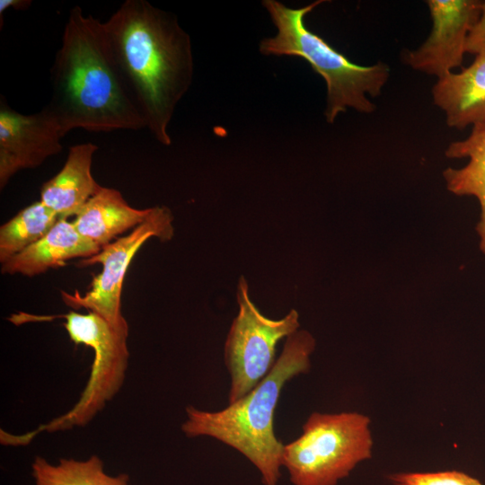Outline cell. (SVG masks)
Returning <instances> with one entry per match:
<instances>
[{
    "label": "cell",
    "mask_w": 485,
    "mask_h": 485,
    "mask_svg": "<svg viewBox=\"0 0 485 485\" xmlns=\"http://www.w3.org/2000/svg\"><path fill=\"white\" fill-rule=\"evenodd\" d=\"M98 146L93 143L72 146L61 170L40 188V201L60 218L75 216L102 186L92 174Z\"/></svg>",
    "instance_id": "7c38bea8"
},
{
    "label": "cell",
    "mask_w": 485,
    "mask_h": 485,
    "mask_svg": "<svg viewBox=\"0 0 485 485\" xmlns=\"http://www.w3.org/2000/svg\"><path fill=\"white\" fill-rule=\"evenodd\" d=\"M59 218L40 200L19 211L0 227V262L4 264L40 240Z\"/></svg>",
    "instance_id": "e0dca14e"
},
{
    "label": "cell",
    "mask_w": 485,
    "mask_h": 485,
    "mask_svg": "<svg viewBox=\"0 0 485 485\" xmlns=\"http://www.w3.org/2000/svg\"><path fill=\"white\" fill-rule=\"evenodd\" d=\"M476 0H428L432 29L423 44L403 54L412 69L441 78L462 66L466 40L481 8Z\"/></svg>",
    "instance_id": "30bf717a"
},
{
    "label": "cell",
    "mask_w": 485,
    "mask_h": 485,
    "mask_svg": "<svg viewBox=\"0 0 485 485\" xmlns=\"http://www.w3.org/2000/svg\"><path fill=\"white\" fill-rule=\"evenodd\" d=\"M445 154L453 159L468 158L462 168H446L443 177L450 192L478 200L480 218L475 230L480 251L485 255V126L472 127L467 137L450 143Z\"/></svg>",
    "instance_id": "9a60e30c"
},
{
    "label": "cell",
    "mask_w": 485,
    "mask_h": 485,
    "mask_svg": "<svg viewBox=\"0 0 485 485\" xmlns=\"http://www.w3.org/2000/svg\"><path fill=\"white\" fill-rule=\"evenodd\" d=\"M323 2L318 0L293 9L278 1L264 0L262 4L278 33L275 37L263 39L260 51L263 55L304 58L326 83L324 114L326 120L333 123L337 116L348 108L362 113L374 112L375 106L368 96L375 98L381 94L390 76V68L381 61L372 66L357 65L308 30L304 17Z\"/></svg>",
    "instance_id": "277c9868"
},
{
    "label": "cell",
    "mask_w": 485,
    "mask_h": 485,
    "mask_svg": "<svg viewBox=\"0 0 485 485\" xmlns=\"http://www.w3.org/2000/svg\"><path fill=\"white\" fill-rule=\"evenodd\" d=\"M35 485H129L128 475L111 476L97 455L86 460L62 458L57 464L38 456L31 464Z\"/></svg>",
    "instance_id": "2e32d148"
},
{
    "label": "cell",
    "mask_w": 485,
    "mask_h": 485,
    "mask_svg": "<svg viewBox=\"0 0 485 485\" xmlns=\"http://www.w3.org/2000/svg\"><path fill=\"white\" fill-rule=\"evenodd\" d=\"M101 247L81 235L72 222L59 218L40 240L2 264L4 274L33 277L65 265L75 258H89Z\"/></svg>",
    "instance_id": "4fadbf2b"
},
{
    "label": "cell",
    "mask_w": 485,
    "mask_h": 485,
    "mask_svg": "<svg viewBox=\"0 0 485 485\" xmlns=\"http://www.w3.org/2000/svg\"><path fill=\"white\" fill-rule=\"evenodd\" d=\"M103 27L146 128L158 142L171 145L168 127L193 77L189 34L175 15L145 0H126Z\"/></svg>",
    "instance_id": "6da1fadb"
},
{
    "label": "cell",
    "mask_w": 485,
    "mask_h": 485,
    "mask_svg": "<svg viewBox=\"0 0 485 485\" xmlns=\"http://www.w3.org/2000/svg\"><path fill=\"white\" fill-rule=\"evenodd\" d=\"M52 94L45 106L62 131L138 130L145 119L112 56L103 22L73 7L50 69Z\"/></svg>",
    "instance_id": "7a4b0ae2"
},
{
    "label": "cell",
    "mask_w": 485,
    "mask_h": 485,
    "mask_svg": "<svg viewBox=\"0 0 485 485\" xmlns=\"http://www.w3.org/2000/svg\"><path fill=\"white\" fill-rule=\"evenodd\" d=\"M32 2L31 0H0V20L2 27L3 14L10 8L15 11L27 10Z\"/></svg>",
    "instance_id": "ffe728a7"
},
{
    "label": "cell",
    "mask_w": 485,
    "mask_h": 485,
    "mask_svg": "<svg viewBox=\"0 0 485 485\" xmlns=\"http://www.w3.org/2000/svg\"><path fill=\"white\" fill-rule=\"evenodd\" d=\"M370 419L357 412L312 413L303 432L284 445L282 466L293 485H336L371 457Z\"/></svg>",
    "instance_id": "5b68a950"
},
{
    "label": "cell",
    "mask_w": 485,
    "mask_h": 485,
    "mask_svg": "<svg viewBox=\"0 0 485 485\" xmlns=\"http://www.w3.org/2000/svg\"><path fill=\"white\" fill-rule=\"evenodd\" d=\"M151 210L152 207L135 208L119 190L101 187L84 205L72 223L81 235L102 248L119 234L142 224Z\"/></svg>",
    "instance_id": "5bb4252c"
},
{
    "label": "cell",
    "mask_w": 485,
    "mask_h": 485,
    "mask_svg": "<svg viewBox=\"0 0 485 485\" xmlns=\"http://www.w3.org/2000/svg\"><path fill=\"white\" fill-rule=\"evenodd\" d=\"M62 317L69 338L93 350L89 380L75 405L66 414L25 435L11 436V444H26L41 431L55 432L82 427L90 422L119 391L126 376L129 352L128 328L112 326L99 314L71 311Z\"/></svg>",
    "instance_id": "8992f818"
},
{
    "label": "cell",
    "mask_w": 485,
    "mask_h": 485,
    "mask_svg": "<svg viewBox=\"0 0 485 485\" xmlns=\"http://www.w3.org/2000/svg\"><path fill=\"white\" fill-rule=\"evenodd\" d=\"M236 298L239 312L225 344V363L231 376L229 403L248 393L270 371L277 344L300 327L295 309L278 320L264 316L251 300L243 277L239 278Z\"/></svg>",
    "instance_id": "52a82bcc"
},
{
    "label": "cell",
    "mask_w": 485,
    "mask_h": 485,
    "mask_svg": "<svg viewBox=\"0 0 485 485\" xmlns=\"http://www.w3.org/2000/svg\"><path fill=\"white\" fill-rule=\"evenodd\" d=\"M66 135L47 110L22 114L0 99V189L18 172L41 165L63 149Z\"/></svg>",
    "instance_id": "9c48e42d"
},
{
    "label": "cell",
    "mask_w": 485,
    "mask_h": 485,
    "mask_svg": "<svg viewBox=\"0 0 485 485\" xmlns=\"http://www.w3.org/2000/svg\"><path fill=\"white\" fill-rule=\"evenodd\" d=\"M485 51V1L481 3V13L469 31L465 53L478 55Z\"/></svg>",
    "instance_id": "d6986e66"
},
{
    "label": "cell",
    "mask_w": 485,
    "mask_h": 485,
    "mask_svg": "<svg viewBox=\"0 0 485 485\" xmlns=\"http://www.w3.org/2000/svg\"><path fill=\"white\" fill-rule=\"evenodd\" d=\"M394 485H482V483L462 472L395 473L389 476Z\"/></svg>",
    "instance_id": "ac0fdd59"
},
{
    "label": "cell",
    "mask_w": 485,
    "mask_h": 485,
    "mask_svg": "<svg viewBox=\"0 0 485 485\" xmlns=\"http://www.w3.org/2000/svg\"><path fill=\"white\" fill-rule=\"evenodd\" d=\"M313 336H288L270 371L244 396L218 411L190 406L181 426L188 437L210 436L238 451L260 472L264 485H278L284 445L274 433V413L285 384L310 370Z\"/></svg>",
    "instance_id": "3957f363"
},
{
    "label": "cell",
    "mask_w": 485,
    "mask_h": 485,
    "mask_svg": "<svg viewBox=\"0 0 485 485\" xmlns=\"http://www.w3.org/2000/svg\"><path fill=\"white\" fill-rule=\"evenodd\" d=\"M432 96L435 105L444 111L448 127L485 126V51L459 73L438 78Z\"/></svg>",
    "instance_id": "8fae6325"
},
{
    "label": "cell",
    "mask_w": 485,
    "mask_h": 485,
    "mask_svg": "<svg viewBox=\"0 0 485 485\" xmlns=\"http://www.w3.org/2000/svg\"><path fill=\"white\" fill-rule=\"evenodd\" d=\"M173 216L164 206L152 207L146 219L135 227L128 234L103 246L92 257L79 261L81 266L100 263L101 272L95 276L91 288L84 295L77 290L74 294L61 292L66 305L73 308H85L93 312L116 328H128L121 313V290L128 268L140 247L151 237L162 242L170 241L173 236Z\"/></svg>",
    "instance_id": "ba28073f"
}]
</instances>
